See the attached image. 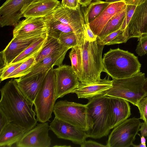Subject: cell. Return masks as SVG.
<instances>
[{
  "instance_id": "6da1fadb",
  "label": "cell",
  "mask_w": 147,
  "mask_h": 147,
  "mask_svg": "<svg viewBox=\"0 0 147 147\" xmlns=\"http://www.w3.org/2000/svg\"><path fill=\"white\" fill-rule=\"evenodd\" d=\"M0 110L10 123L28 131L38 121L33 109L34 103L27 99L20 90L15 79L8 81L0 89Z\"/></svg>"
},
{
  "instance_id": "7a4b0ae2",
  "label": "cell",
  "mask_w": 147,
  "mask_h": 147,
  "mask_svg": "<svg viewBox=\"0 0 147 147\" xmlns=\"http://www.w3.org/2000/svg\"><path fill=\"white\" fill-rule=\"evenodd\" d=\"M86 105L87 137L98 139L107 136L111 129L109 97H95Z\"/></svg>"
},
{
  "instance_id": "3957f363",
  "label": "cell",
  "mask_w": 147,
  "mask_h": 147,
  "mask_svg": "<svg viewBox=\"0 0 147 147\" xmlns=\"http://www.w3.org/2000/svg\"><path fill=\"white\" fill-rule=\"evenodd\" d=\"M103 71L112 79L132 77L140 71L141 65L133 53L119 48L110 49L102 58Z\"/></svg>"
},
{
  "instance_id": "277c9868",
  "label": "cell",
  "mask_w": 147,
  "mask_h": 147,
  "mask_svg": "<svg viewBox=\"0 0 147 147\" xmlns=\"http://www.w3.org/2000/svg\"><path fill=\"white\" fill-rule=\"evenodd\" d=\"M78 45L82 70L80 82L94 83L99 81L103 72L102 55L104 45H101L97 39L94 41L89 40L85 34L83 40Z\"/></svg>"
},
{
  "instance_id": "5b68a950",
  "label": "cell",
  "mask_w": 147,
  "mask_h": 147,
  "mask_svg": "<svg viewBox=\"0 0 147 147\" xmlns=\"http://www.w3.org/2000/svg\"><path fill=\"white\" fill-rule=\"evenodd\" d=\"M146 79L145 74L140 72L128 78L113 79L112 87L104 96L123 99L137 106L146 96L142 89Z\"/></svg>"
},
{
  "instance_id": "8992f818",
  "label": "cell",
  "mask_w": 147,
  "mask_h": 147,
  "mask_svg": "<svg viewBox=\"0 0 147 147\" xmlns=\"http://www.w3.org/2000/svg\"><path fill=\"white\" fill-rule=\"evenodd\" d=\"M55 76L53 68L45 76L34 100L36 118L40 123L50 121L56 100Z\"/></svg>"
},
{
  "instance_id": "52a82bcc",
  "label": "cell",
  "mask_w": 147,
  "mask_h": 147,
  "mask_svg": "<svg viewBox=\"0 0 147 147\" xmlns=\"http://www.w3.org/2000/svg\"><path fill=\"white\" fill-rule=\"evenodd\" d=\"M53 113L57 118L84 131L86 130V105L60 100L55 103Z\"/></svg>"
},
{
  "instance_id": "ba28073f",
  "label": "cell",
  "mask_w": 147,
  "mask_h": 147,
  "mask_svg": "<svg viewBox=\"0 0 147 147\" xmlns=\"http://www.w3.org/2000/svg\"><path fill=\"white\" fill-rule=\"evenodd\" d=\"M80 5L77 9H73L64 6L60 3L46 16L69 26L76 35L78 44L83 40L85 31V23Z\"/></svg>"
},
{
  "instance_id": "9c48e42d",
  "label": "cell",
  "mask_w": 147,
  "mask_h": 147,
  "mask_svg": "<svg viewBox=\"0 0 147 147\" xmlns=\"http://www.w3.org/2000/svg\"><path fill=\"white\" fill-rule=\"evenodd\" d=\"M139 119H127L115 127L110 134L107 147H129L131 146L139 131Z\"/></svg>"
},
{
  "instance_id": "30bf717a",
  "label": "cell",
  "mask_w": 147,
  "mask_h": 147,
  "mask_svg": "<svg viewBox=\"0 0 147 147\" xmlns=\"http://www.w3.org/2000/svg\"><path fill=\"white\" fill-rule=\"evenodd\" d=\"M33 0H6L0 7V26H15Z\"/></svg>"
},
{
  "instance_id": "8fae6325",
  "label": "cell",
  "mask_w": 147,
  "mask_h": 147,
  "mask_svg": "<svg viewBox=\"0 0 147 147\" xmlns=\"http://www.w3.org/2000/svg\"><path fill=\"white\" fill-rule=\"evenodd\" d=\"M54 70L55 76L57 100L71 93L77 87L80 82L71 66L62 65Z\"/></svg>"
},
{
  "instance_id": "7c38bea8",
  "label": "cell",
  "mask_w": 147,
  "mask_h": 147,
  "mask_svg": "<svg viewBox=\"0 0 147 147\" xmlns=\"http://www.w3.org/2000/svg\"><path fill=\"white\" fill-rule=\"evenodd\" d=\"M48 25L45 18H28L21 21L15 26L13 37L24 38L44 36L48 34Z\"/></svg>"
},
{
  "instance_id": "4fadbf2b",
  "label": "cell",
  "mask_w": 147,
  "mask_h": 147,
  "mask_svg": "<svg viewBox=\"0 0 147 147\" xmlns=\"http://www.w3.org/2000/svg\"><path fill=\"white\" fill-rule=\"evenodd\" d=\"M124 34L127 40L147 35V0H142L137 5Z\"/></svg>"
},
{
  "instance_id": "5bb4252c",
  "label": "cell",
  "mask_w": 147,
  "mask_h": 147,
  "mask_svg": "<svg viewBox=\"0 0 147 147\" xmlns=\"http://www.w3.org/2000/svg\"><path fill=\"white\" fill-rule=\"evenodd\" d=\"M48 122L40 123L25 133L16 144L17 147H49L51 139L49 134Z\"/></svg>"
},
{
  "instance_id": "9a60e30c",
  "label": "cell",
  "mask_w": 147,
  "mask_h": 147,
  "mask_svg": "<svg viewBox=\"0 0 147 147\" xmlns=\"http://www.w3.org/2000/svg\"><path fill=\"white\" fill-rule=\"evenodd\" d=\"M49 129L58 138L80 145L88 138L84 131L55 117L50 124Z\"/></svg>"
},
{
  "instance_id": "2e32d148",
  "label": "cell",
  "mask_w": 147,
  "mask_h": 147,
  "mask_svg": "<svg viewBox=\"0 0 147 147\" xmlns=\"http://www.w3.org/2000/svg\"><path fill=\"white\" fill-rule=\"evenodd\" d=\"M45 36L24 38L13 37L5 48L0 53L1 61L3 63L2 67L8 65L36 39Z\"/></svg>"
},
{
  "instance_id": "e0dca14e",
  "label": "cell",
  "mask_w": 147,
  "mask_h": 147,
  "mask_svg": "<svg viewBox=\"0 0 147 147\" xmlns=\"http://www.w3.org/2000/svg\"><path fill=\"white\" fill-rule=\"evenodd\" d=\"M112 80L106 78L94 83L80 82L71 93H75L79 98L90 100L96 96L105 95L112 86Z\"/></svg>"
},
{
  "instance_id": "ac0fdd59",
  "label": "cell",
  "mask_w": 147,
  "mask_h": 147,
  "mask_svg": "<svg viewBox=\"0 0 147 147\" xmlns=\"http://www.w3.org/2000/svg\"><path fill=\"white\" fill-rule=\"evenodd\" d=\"M126 8L125 1L110 3L97 18L89 24L91 29L98 36L113 17Z\"/></svg>"
},
{
  "instance_id": "d6986e66",
  "label": "cell",
  "mask_w": 147,
  "mask_h": 147,
  "mask_svg": "<svg viewBox=\"0 0 147 147\" xmlns=\"http://www.w3.org/2000/svg\"><path fill=\"white\" fill-rule=\"evenodd\" d=\"M109 97L111 129L127 119L131 114L128 101L121 98Z\"/></svg>"
},
{
  "instance_id": "ffe728a7",
  "label": "cell",
  "mask_w": 147,
  "mask_h": 147,
  "mask_svg": "<svg viewBox=\"0 0 147 147\" xmlns=\"http://www.w3.org/2000/svg\"><path fill=\"white\" fill-rule=\"evenodd\" d=\"M48 71L24 78L15 79L20 90L24 96L34 103L36 96Z\"/></svg>"
},
{
  "instance_id": "44dd1931",
  "label": "cell",
  "mask_w": 147,
  "mask_h": 147,
  "mask_svg": "<svg viewBox=\"0 0 147 147\" xmlns=\"http://www.w3.org/2000/svg\"><path fill=\"white\" fill-rule=\"evenodd\" d=\"M67 49L63 51L55 52L46 57L36 63L30 71L26 75L20 77L24 78L37 74L48 71L55 65L58 67L62 65V63L67 51Z\"/></svg>"
},
{
  "instance_id": "7402d4cb",
  "label": "cell",
  "mask_w": 147,
  "mask_h": 147,
  "mask_svg": "<svg viewBox=\"0 0 147 147\" xmlns=\"http://www.w3.org/2000/svg\"><path fill=\"white\" fill-rule=\"evenodd\" d=\"M60 4L58 0H33L26 10L23 17L25 18L45 17Z\"/></svg>"
},
{
  "instance_id": "603a6c76",
  "label": "cell",
  "mask_w": 147,
  "mask_h": 147,
  "mask_svg": "<svg viewBox=\"0 0 147 147\" xmlns=\"http://www.w3.org/2000/svg\"><path fill=\"white\" fill-rule=\"evenodd\" d=\"M27 131L24 129L9 123L0 131V146L11 147Z\"/></svg>"
},
{
  "instance_id": "cb8c5ba5",
  "label": "cell",
  "mask_w": 147,
  "mask_h": 147,
  "mask_svg": "<svg viewBox=\"0 0 147 147\" xmlns=\"http://www.w3.org/2000/svg\"><path fill=\"white\" fill-rule=\"evenodd\" d=\"M48 38L47 34L45 36L36 39L9 65L23 63L39 53L47 42Z\"/></svg>"
},
{
  "instance_id": "d4e9b609",
  "label": "cell",
  "mask_w": 147,
  "mask_h": 147,
  "mask_svg": "<svg viewBox=\"0 0 147 147\" xmlns=\"http://www.w3.org/2000/svg\"><path fill=\"white\" fill-rule=\"evenodd\" d=\"M110 3L100 0H93L87 7H84V9L82 10L85 23L89 24L92 22Z\"/></svg>"
},
{
  "instance_id": "484cf974",
  "label": "cell",
  "mask_w": 147,
  "mask_h": 147,
  "mask_svg": "<svg viewBox=\"0 0 147 147\" xmlns=\"http://www.w3.org/2000/svg\"><path fill=\"white\" fill-rule=\"evenodd\" d=\"M67 49L70 48L63 45L58 38L48 36L47 42L36 57V64L52 53Z\"/></svg>"
},
{
  "instance_id": "4316f807",
  "label": "cell",
  "mask_w": 147,
  "mask_h": 147,
  "mask_svg": "<svg viewBox=\"0 0 147 147\" xmlns=\"http://www.w3.org/2000/svg\"><path fill=\"white\" fill-rule=\"evenodd\" d=\"M126 13V9L113 17L106 24L97 36L101 40L109 34L120 29L122 26Z\"/></svg>"
},
{
  "instance_id": "83f0119b",
  "label": "cell",
  "mask_w": 147,
  "mask_h": 147,
  "mask_svg": "<svg viewBox=\"0 0 147 147\" xmlns=\"http://www.w3.org/2000/svg\"><path fill=\"white\" fill-rule=\"evenodd\" d=\"M71 49L69 55L71 62V66L79 81L80 82L82 77V70L80 50L78 45Z\"/></svg>"
},
{
  "instance_id": "f1b7e54d",
  "label": "cell",
  "mask_w": 147,
  "mask_h": 147,
  "mask_svg": "<svg viewBox=\"0 0 147 147\" xmlns=\"http://www.w3.org/2000/svg\"><path fill=\"white\" fill-rule=\"evenodd\" d=\"M38 53L22 63L19 67L7 77V79L19 78L28 73L36 64V57Z\"/></svg>"
},
{
  "instance_id": "f546056e",
  "label": "cell",
  "mask_w": 147,
  "mask_h": 147,
  "mask_svg": "<svg viewBox=\"0 0 147 147\" xmlns=\"http://www.w3.org/2000/svg\"><path fill=\"white\" fill-rule=\"evenodd\" d=\"M124 30L121 28L105 37L104 38L98 40L101 45H110L117 44L126 43L127 41L124 34Z\"/></svg>"
},
{
  "instance_id": "4dcf8cb0",
  "label": "cell",
  "mask_w": 147,
  "mask_h": 147,
  "mask_svg": "<svg viewBox=\"0 0 147 147\" xmlns=\"http://www.w3.org/2000/svg\"><path fill=\"white\" fill-rule=\"evenodd\" d=\"M142 0L125 1L126 8L125 15L121 28L124 30L131 19L136 6Z\"/></svg>"
},
{
  "instance_id": "1f68e13d",
  "label": "cell",
  "mask_w": 147,
  "mask_h": 147,
  "mask_svg": "<svg viewBox=\"0 0 147 147\" xmlns=\"http://www.w3.org/2000/svg\"><path fill=\"white\" fill-rule=\"evenodd\" d=\"M58 39L63 45L70 49L78 44L77 37L73 32L61 33Z\"/></svg>"
},
{
  "instance_id": "d6a6232c",
  "label": "cell",
  "mask_w": 147,
  "mask_h": 147,
  "mask_svg": "<svg viewBox=\"0 0 147 147\" xmlns=\"http://www.w3.org/2000/svg\"><path fill=\"white\" fill-rule=\"evenodd\" d=\"M22 63H14L1 68L0 79L1 82L7 79V77L19 67Z\"/></svg>"
},
{
  "instance_id": "836d02e7",
  "label": "cell",
  "mask_w": 147,
  "mask_h": 147,
  "mask_svg": "<svg viewBox=\"0 0 147 147\" xmlns=\"http://www.w3.org/2000/svg\"><path fill=\"white\" fill-rule=\"evenodd\" d=\"M138 43L136 52L140 56L147 53V35L138 38Z\"/></svg>"
},
{
  "instance_id": "e575fe53",
  "label": "cell",
  "mask_w": 147,
  "mask_h": 147,
  "mask_svg": "<svg viewBox=\"0 0 147 147\" xmlns=\"http://www.w3.org/2000/svg\"><path fill=\"white\" fill-rule=\"evenodd\" d=\"M137 107L140 114L139 119L143 120L147 125V95L139 102Z\"/></svg>"
},
{
  "instance_id": "d590c367",
  "label": "cell",
  "mask_w": 147,
  "mask_h": 147,
  "mask_svg": "<svg viewBox=\"0 0 147 147\" xmlns=\"http://www.w3.org/2000/svg\"><path fill=\"white\" fill-rule=\"evenodd\" d=\"M61 4L65 7L76 9L80 4L79 0H62Z\"/></svg>"
},
{
  "instance_id": "8d00e7d4",
  "label": "cell",
  "mask_w": 147,
  "mask_h": 147,
  "mask_svg": "<svg viewBox=\"0 0 147 147\" xmlns=\"http://www.w3.org/2000/svg\"><path fill=\"white\" fill-rule=\"evenodd\" d=\"M85 36L89 40L94 41L97 39V36L95 35L93 32L88 24H85Z\"/></svg>"
},
{
  "instance_id": "74e56055",
  "label": "cell",
  "mask_w": 147,
  "mask_h": 147,
  "mask_svg": "<svg viewBox=\"0 0 147 147\" xmlns=\"http://www.w3.org/2000/svg\"><path fill=\"white\" fill-rule=\"evenodd\" d=\"M80 146L81 147H107L106 145H105L92 140L86 141V140L80 145Z\"/></svg>"
},
{
  "instance_id": "f35d334b",
  "label": "cell",
  "mask_w": 147,
  "mask_h": 147,
  "mask_svg": "<svg viewBox=\"0 0 147 147\" xmlns=\"http://www.w3.org/2000/svg\"><path fill=\"white\" fill-rule=\"evenodd\" d=\"M0 131L2 130L3 128L9 123H10L7 118L5 114L0 110Z\"/></svg>"
},
{
  "instance_id": "ab89813d",
  "label": "cell",
  "mask_w": 147,
  "mask_h": 147,
  "mask_svg": "<svg viewBox=\"0 0 147 147\" xmlns=\"http://www.w3.org/2000/svg\"><path fill=\"white\" fill-rule=\"evenodd\" d=\"M141 127L140 128L142 136L146 137L147 139V125L145 122L141 123Z\"/></svg>"
},
{
  "instance_id": "60d3db41",
  "label": "cell",
  "mask_w": 147,
  "mask_h": 147,
  "mask_svg": "<svg viewBox=\"0 0 147 147\" xmlns=\"http://www.w3.org/2000/svg\"><path fill=\"white\" fill-rule=\"evenodd\" d=\"M93 0H79V3L82 7H87Z\"/></svg>"
},
{
  "instance_id": "b9f144b4",
  "label": "cell",
  "mask_w": 147,
  "mask_h": 147,
  "mask_svg": "<svg viewBox=\"0 0 147 147\" xmlns=\"http://www.w3.org/2000/svg\"><path fill=\"white\" fill-rule=\"evenodd\" d=\"M142 89L146 95H147V78H146L142 86Z\"/></svg>"
},
{
  "instance_id": "7bdbcfd3",
  "label": "cell",
  "mask_w": 147,
  "mask_h": 147,
  "mask_svg": "<svg viewBox=\"0 0 147 147\" xmlns=\"http://www.w3.org/2000/svg\"><path fill=\"white\" fill-rule=\"evenodd\" d=\"M132 146L134 147H146V144H143L140 143L138 145H136L133 144V143L131 145Z\"/></svg>"
},
{
  "instance_id": "ee69618b",
  "label": "cell",
  "mask_w": 147,
  "mask_h": 147,
  "mask_svg": "<svg viewBox=\"0 0 147 147\" xmlns=\"http://www.w3.org/2000/svg\"><path fill=\"white\" fill-rule=\"evenodd\" d=\"M128 0H106L105 1L110 3H114L122 1H127Z\"/></svg>"
},
{
  "instance_id": "f6af8a7d",
  "label": "cell",
  "mask_w": 147,
  "mask_h": 147,
  "mask_svg": "<svg viewBox=\"0 0 147 147\" xmlns=\"http://www.w3.org/2000/svg\"><path fill=\"white\" fill-rule=\"evenodd\" d=\"M140 140V142L141 143L143 144H146V140L145 137L144 136H142V137H141Z\"/></svg>"
},
{
  "instance_id": "bcb514c9",
  "label": "cell",
  "mask_w": 147,
  "mask_h": 147,
  "mask_svg": "<svg viewBox=\"0 0 147 147\" xmlns=\"http://www.w3.org/2000/svg\"><path fill=\"white\" fill-rule=\"evenodd\" d=\"M54 147H69V146H67L66 145H63V146H58V145H56L55 146H53Z\"/></svg>"
}]
</instances>
